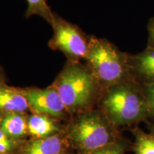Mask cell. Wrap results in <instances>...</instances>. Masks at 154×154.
Segmentation results:
<instances>
[{"label":"cell","instance_id":"19","mask_svg":"<svg viewBox=\"0 0 154 154\" xmlns=\"http://www.w3.org/2000/svg\"><path fill=\"white\" fill-rule=\"evenodd\" d=\"M3 117H4V114L0 112V125H1L2 121V119H3Z\"/></svg>","mask_w":154,"mask_h":154},{"label":"cell","instance_id":"16","mask_svg":"<svg viewBox=\"0 0 154 154\" xmlns=\"http://www.w3.org/2000/svg\"><path fill=\"white\" fill-rule=\"evenodd\" d=\"M148 43L147 47L154 48V17L150 19L147 25Z\"/></svg>","mask_w":154,"mask_h":154},{"label":"cell","instance_id":"15","mask_svg":"<svg viewBox=\"0 0 154 154\" xmlns=\"http://www.w3.org/2000/svg\"><path fill=\"white\" fill-rule=\"evenodd\" d=\"M125 149H126V147L124 143L119 140H116L110 145L88 154H124Z\"/></svg>","mask_w":154,"mask_h":154},{"label":"cell","instance_id":"13","mask_svg":"<svg viewBox=\"0 0 154 154\" xmlns=\"http://www.w3.org/2000/svg\"><path fill=\"white\" fill-rule=\"evenodd\" d=\"M135 138L134 148L136 154H154V139L151 134L137 130Z\"/></svg>","mask_w":154,"mask_h":154},{"label":"cell","instance_id":"8","mask_svg":"<svg viewBox=\"0 0 154 154\" xmlns=\"http://www.w3.org/2000/svg\"><path fill=\"white\" fill-rule=\"evenodd\" d=\"M67 142L63 133L47 138H31L21 144L17 154H66Z\"/></svg>","mask_w":154,"mask_h":154},{"label":"cell","instance_id":"3","mask_svg":"<svg viewBox=\"0 0 154 154\" xmlns=\"http://www.w3.org/2000/svg\"><path fill=\"white\" fill-rule=\"evenodd\" d=\"M68 142L81 154H88L116 141V127L99 109L77 113L67 126Z\"/></svg>","mask_w":154,"mask_h":154},{"label":"cell","instance_id":"20","mask_svg":"<svg viewBox=\"0 0 154 154\" xmlns=\"http://www.w3.org/2000/svg\"><path fill=\"white\" fill-rule=\"evenodd\" d=\"M151 136H152V137H153V138L154 139V126L153 127V128H152V131H151Z\"/></svg>","mask_w":154,"mask_h":154},{"label":"cell","instance_id":"7","mask_svg":"<svg viewBox=\"0 0 154 154\" xmlns=\"http://www.w3.org/2000/svg\"><path fill=\"white\" fill-rule=\"evenodd\" d=\"M131 79L140 86L154 83V48L146 47L136 54L128 55Z\"/></svg>","mask_w":154,"mask_h":154},{"label":"cell","instance_id":"11","mask_svg":"<svg viewBox=\"0 0 154 154\" xmlns=\"http://www.w3.org/2000/svg\"><path fill=\"white\" fill-rule=\"evenodd\" d=\"M0 128L7 136L22 142L27 132V116L22 113H11L4 115Z\"/></svg>","mask_w":154,"mask_h":154},{"label":"cell","instance_id":"9","mask_svg":"<svg viewBox=\"0 0 154 154\" xmlns=\"http://www.w3.org/2000/svg\"><path fill=\"white\" fill-rule=\"evenodd\" d=\"M29 109L24 89L5 84L0 88V112L4 115L11 113H24Z\"/></svg>","mask_w":154,"mask_h":154},{"label":"cell","instance_id":"12","mask_svg":"<svg viewBox=\"0 0 154 154\" xmlns=\"http://www.w3.org/2000/svg\"><path fill=\"white\" fill-rule=\"evenodd\" d=\"M27 3V9L26 11V17L33 15H37L45 19L52 26L55 19L51 8L47 5V0H26Z\"/></svg>","mask_w":154,"mask_h":154},{"label":"cell","instance_id":"2","mask_svg":"<svg viewBox=\"0 0 154 154\" xmlns=\"http://www.w3.org/2000/svg\"><path fill=\"white\" fill-rule=\"evenodd\" d=\"M52 86L70 114L91 109L102 92L99 81L89 67L79 61H69Z\"/></svg>","mask_w":154,"mask_h":154},{"label":"cell","instance_id":"21","mask_svg":"<svg viewBox=\"0 0 154 154\" xmlns=\"http://www.w3.org/2000/svg\"><path fill=\"white\" fill-rule=\"evenodd\" d=\"M0 154H1V153H0Z\"/></svg>","mask_w":154,"mask_h":154},{"label":"cell","instance_id":"10","mask_svg":"<svg viewBox=\"0 0 154 154\" xmlns=\"http://www.w3.org/2000/svg\"><path fill=\"white\" fill-rule=\"evenodd\" d=\"M27 132L31 138H41L62 134L63 130L57 119L46 115L32 113L27 116Z\"/></svg>","mask_w":154,"mask_h":154},{"label":"cell","instance_id":"4","mask_svg":"<svg viewBox=\"0 0 154 154\" xmlns=\"http://www.w3.org/2000/svg\"><path fill=\"white\" fill-rule=\"evenodd\" d=\"M128 55L105 38H89L85 59L102 90L114 84L131 81Z\"/></svg>","mask_w":154,"mask_h":154},{"label":"cell","instance_id":"1","mask_svg":"<svg viewBox=\"0 0 154 154\" xmlns=\"http://www.w3.org/2000/svg\"><path fill=\"white\" fill-rule=\"evenodd\" d=\"M99 102V109L116 128L149 117L148 103L141 86L132 81L103 88Z\"/></svg>","mask_w":154,"mask_h":154},{"label":"cell","instance_id":"17","mask_svg":"<svg viewBox=\"0 0 154 154\" xmlns=\"http://www.w3.org/2000/svg\"><path fill=\"white\" fill-rule=\"evenodd\" d=\"M143 94L144 95H145L146 101H147L148 103V106H149V116H154V93L143 91Z\"/></svg>","mask_w":154,"mask_h":154},{"label":"cell","instance_id":"18","mask_svg":"<svg viewBox=\"0 0 154 154\" xmlns=\"http://www.w3.org/2000/svg\"><path fill=\"white\" fill-rule=\"evenodd\" d=\"M5 76H4V73L2 70V69L0 68V88L4 85H5Z\"/></svg>","mask_w":154,"mask_h":154},{"label":"cell","instance_id":"5","mask_svg":"<svg viewBox=\"0 0 154 154\" xmlns=\"http://www.w3.org/2000/svg\"><path fill=\"white\" fill-rule=\"evenodd\" d=\"M52 26L54 33L49 42L51 49L63 52L71 61L85 59L88 40L76 26L55 15Z\"/></svg>","mask_w":154,"mask_h":154},{"label":"cell","instance_id":"14","mask_svg":"<svg viewBox=\"0 0 154 154\" xmlns=\"http://www.w3.org/2000/svg\"><path fill=\"white\" fill-rule=\"evenodd\" d=\"M20 145V141H17L10 138L0 128V153H17Z\"/></svg>","mask_w":154,"mask_h":154},{"label":"cell","instance_id":"6","mask_svg":"<svg viewBox=\"0 0 154 154\" xmlns=\"http://www.w3.org/2000/svg\"><path fill=\"white\" fill-rule=\"evenodd\" d=\"M24 92L33 113L46 115L54 119H63L69 114L59 92L53 86L44 89L25 88Z\"/></svg>","mask_w":154,"mask_h":154}]
</instances>
